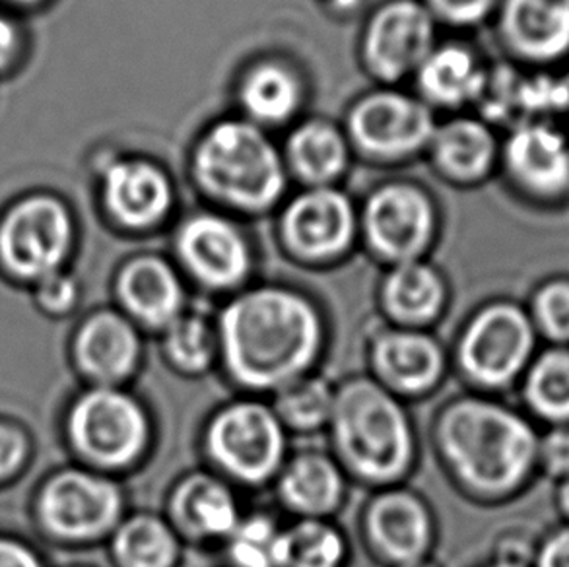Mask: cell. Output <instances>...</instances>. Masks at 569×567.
Here are the masks:
<instances>
[{
	"label": "cell",
	"mask_w": 569,
	"mask_h": 567,
	"mask_svg": "<svg viewBox=\"0 0 569 567\" xmlns=\"http://www.w3.org/2000/svg\"><path fill=\"white\" fill-rule=\"evenodd\" d=\"M321 337L313 304L298 291L274 286L241 294L220 319L228 369L253 389L293 384L316 360Z\"/></svg>",
	"instance_id": "obj_1"
},
{
	"label": "cell",
	"mask_w": 569,
	"mask_h": 567,
	"mask_svg": "<svg viewBox=\"0 0 569 567\" xmlns=\"http://www.w3.org/2000/svg\"><path fill=\"white\" fill-rule=\"evenodd\" d=\"M189 166L202 195L241 215L278 207L290 181L282 150L269 132L243 117L210 125L192 146Z\"/></svg>",
	"instance_id": "obj_2"
},
{
	"label": "cell",
	"mask_w": 569,
	"mask_h": 567,
	"mask_svg": "<svg viewBox=\"0 0 569 567\" xmlns=\"http://www.w3.org/2000/svg\"><path fill=\"white\" fill-rule=\"evenodd\" d=\"M441 451L478 491L513 490L529 475L539 444L529 422L496 402L465 399L447 408L438 428Z\"/></svg>",
	"instance_id": "obj_3"
},
{
	"label": "cell",
	"mask_w": 569,
	"mask_h": 567,
	"mask_svg": "<svg viewBox=\"0 0 569 567\" xmlns=\"http://www.w3.org/2000/svg\"><path fill=\"white\" fill-rule=\"evenodd\" d=\"M331 422L340 455L356 475L371 483H391L407 472L415 457L410 420L381 385L371 379L342 385Z\"/></svg>",
	"instance_id": "obj_4"
},
{
	"label": "cell",
	"mask_w": 569,
	"mask_h": 567,
	"mask_svg": "<svg viewBox=\"0 0 569 567\" xmlns=\"http://www.w3.org/2000/svg\"><path fill=\"white\" fill-rule=\"evenodd\" d=\"M74 241L77 222L69 205L53 192H30L0 218V269L38 284L64 270Z\"/></svg>",
	"instance_id": "obj_5"
},
{
	"label": "cell",
	"mask_w": 569,
	"mask_h": 567,
	"mask_svg": "<svg viewBox=\"0 0 569 567\" xmlns=\"http://www.w3.org/2000/svg\"><path fill=\"white\" fill-rule=\"evenodd\" d=\"M438 123L436 111L416 93L381 86L350 106L345 132L363 160L399 166L426 153Z\"/></svg>",
	"instance_id": "obj_6"
},
{
	"label": "cell",
	"mask_w": 569,
	"mask_h": 567,
	"mask_svg": "<svg viewBox=\"0 0 569 567\" xmlns=\"http://www.w3.org/2000/svg\"><path fill=\"white\" fill-rule=\"evenodd\" d=\"M70 444L100 467L131 465L147 449V412L116 387H96L80 395L67 420Z\"/></svg>",
	"instance_id": "obj_7"
},
{
	"label": "cell",
	"mask_w": 569,
	"mask_h": 567,
	"mask_svg": "<svg viewBox=\"0 0 569 567\" xmlns=\"http://www.w3.org/2000/svg\"><path fill=\"white\" fill-rule=\"evenodd\" d=\"M439 23L422 0H387L371 12L360 39L363 70L378 84L415 78L438 46Z\"/></svg>",
	"instance_id": "obj_8"
},
{
	"label": "cell",
	"mask_w": 569,
	"mask_h": 567,
	"mask_svg": "<svg viewBox=\"0 0 569 567\" xmlns=\"http://www.w3.org/2000/svg\"><path fill=\"white\" fill-rule=\"evenodd\" d=\"M503 181L519 199L540 208L569 202V132L563 125L525 123L501 135Z\"/></svg>",
	"instance_id": "obj_9"
},
{
	"label": "cell",
	"mask_w": 569,
	"mask_h": 567,
	"mask_svg": "<svg viewBox=\"0 0 569 567\" xmlns=\"http://www.w3.org/2000/svg\"><path fill=\"white\" fill-rule=\"evenodd\" d=\"M358 223L373 253L395 265L420 261L438 228L428 191L407 181L385 183L368 195Z\"/></svg>",
	"instance_id": "obj_10"
},
{
	"label": "cell",
	"mask_w": 569,
	"mask_h": 567,
	"mask_svg": "<svg viewBox=\"0 0 569 567\" xmlns=\"http://www.w3.org/2000/svg\"><path fill=\"white\" fill-rule=\"evenodd\" d=\"M121 511L117 484L80 468L57 472L39 491V521L49 535L70 543L103 537L116 529Z\"/></svg>",
	"instance_id": "obj_11"
},
{
	"label": "cell",
	"mask_w": 569,
	"mask_h": 567,
	"mask_svg": "<svg viewBox=\"0 0 569 567\" xmlns=\"http://www.w3.org/2000/svg\"><path fill=\"white\" fill-rule=\"evenodd\" d=\"M208 451L216 462L243 483H262L284 459L286 437L277 412L261 402L223 408L208 428Z\"/></svg>",
	"instance_id": "obj_12"
},
{
	"label": "cell",
	"mask_w": 569,
	"mask_h": 567,
	"mask_svg": "<svg viewBox=\"0 0 569 567\" xmlns=\"http://www.w3.org/2000/svg\"><path fill=\"white\" fill-rule=\"evenodd\" d=\"M358 230L355 202L339 187L303 189L280 215V238L303 261H331L347 253Z\"/></svg>",
	"instance_id": "obj_13"
},
{
	"label": "cell",
	"mask_w": 569,
	"mask_h": 567,
	"mask_svg": "<svg viewBox=\"0 0 569 567\" xmlns=\"http://www.w3.org/2000/svg\"><path fill=\"white\" fill-rule=\"evenodd\" d=\"M492 22L511 64L562 70L569 61V0H501Z\"/></svg>",
	"instance_id": "obj_14"
},
{
	"label": "cell",
	"mask_w": 569,
	"mask_h": 567,
	"mask_svg": "<svg viewBox=\"0 0 569 567\" xmlns=\"http://www.w3.org/2000/svg\"><path fill=\"white\" fill-rule=\"evenodd\" d=\"M535 346L529 317L516 306L496 304L475 317L461 340V364L475 381L508 385L525 368Z\"/></svg>",
	"instance_id": "obj_15"
},
{
	"label": "cell",
	"mask_w": 569,
	"mask_h": 567,
	"mask_svg": "<svg viewBox=\"0 0 569 567\" xmlns=\"http://www.w3.org/2000/svg\"><path fill=\"white\" fill-rule=\"evenodd\" d=\"M100 202L119 228L148 231L168 220L176 205V189L160 163L147 158H116L101 169Z\"/></svg>",
	"instance_id": "obj_16"
},
{
	"label": "cell",
	"mask_w": 569,
	"mask_h": 567,
	"mask_svg": "<svg viewBox=\"0 0 569 567\" xmlns=\"http://www.w3.org/2000/svg\"><path fill=\"white\" fill-rule=\"evenodd\" d=\"M179 259L208 288L223 290L246 280L253 255L238 223L220 212H197L179 226Z\"/></svg>",
	"instance_id": "obj_17"
},
{
	"label": "cell",
	"mask_w": 569,
	"mask_h": 567,
	"mask_svg": "<svg viewBox=\"0 0 569 567\" xmlns=\"http://www.w3.org/2000/svg\"><path fill=\"white\" fill-rule=\"evenodd\" d=\"M501 135L480 116L457 113L438 123L426 156L439 179L478 187L500 169Z\"/></svg>",
	"instance_id": "obj_18"
},
{
	"label": "cell",
	"mask_w": 569,
	"mask_h": 567,
	"mask_svg": "<svg viewBox=\"0 0 569 567\" xmlns=\"http://www.w3.org/2000/svg\"><path fill=\"white\" fill-rule=\"evenodd\" d=\"M492 67L475 47L465 41H443L431 49L416 70V96L431 109L451 116L478 108L485 98Z\"/></svg>",
	"instance_id": "obj_19"
},
{
	"label": "cell",
	"mask_w": 569,
	"mask_h": 567,
	"mask_svg": "<svg viewBox=\"0 0 569 567\" xmlns=\"http://www.w3.org/2000/svg\"><path fill=\"white\" fill-rule=\"evenodd\" d=\"M140 342L131 321L116 311L90 315L74 338V358L86 377L100 387H113L139 364Z\"/></svg>",
	"instance_id": "obj_20"
},
{
	"label": "cell",
	"mask_w": 569,
	"mask_h": 567,
	"mask_svg": "<svg viewBox=\"0 0 569 567\" xmlns=\"http://www.w3.org/2000/svg\"><path fill=\"white\" fill-rule=\"evenodd\" d=\"M238 103L239 117L269 132L300 116L306 103V84L292 64L280 59H262L239 78Z\"/></svg>",
	"instance_id": "obj_21"
},
{
	"label": "cell",
	"mask_w": 569,
	"mask_h": 567,
	"mask_svg": "<svg viewBox=\"0 0 569 567\" xmlns=\"http://www.w3.org/2000/svg\"><path fill=\"white\" fill-rule=\"evenodd\" d=\"M347 132L327 119H306L296 125L282 148L288 176L306 189L337 187L352 161Z\"/></svg>",
	"instance_id": "obj_22"
},
{
	"label": "cell",
	"mask_w": 569,
	"mask_h": 567,
	"mask_svg": "<svg viewBox=\"0 0 569 567\" xmlns=\"http://www.w3.org/2000/svg\"><path fill=\"white\" fill-rule=\"evenodd\" d=\"M368 529L379 553L400 566L422 561L430 548V515L422 501L408 491H387L379 496L371 504Z\"/></svg>",
	"instance_id": "obj_23"
},
{
	"label": "cell",
	"mask_w": 569,
	"mask_h": 567,
	"mask_svg": "<svg viewBox=\"0 0 569 567\" xmlns=\"http://www.w3.org/2000/svg\"><path fill=\"white\" fill-rule=\"evenodd\" d=\"M117 294L127 311L152 327H168L181 315L183 288L170 262L142 255L127 262L117 278Z\"/></svg>",
	"instance_id": "obj_24"
},
{
	"label": "cell",
	"mask_w": 569,
	"mask_h": 567,
	"mask_svg": "<svg viewBox=\"0 0 569 567\" xmlns=\"http://www.w3.org/2000/svg\"><path fill=\"white\" fill-rule=\"evenodd\" d=\"M373 364L381 379L405 392H422L443 374V352L422 332L392 330L373 346Z\"/></svg>",
	"instance_id": "obj_25"
},
{
	"label": "cell",
	"mask_w": 569,
	"mask_h": 567,
	"mask_svg": "<svg viewBox=\"0 0 569 567\" xmlns=\"http://www.w3.org/2000/svg\"><path fill=\"white\" fill-rule=\"evenodd\" d=\"M345 483L339 468L323 455H300L280 478V496L301 514L325 515L339 506Z\"/></svg>",
	"instance_id": "obj_26"
},
{
	"label": "cell",
	"mask_w": 569,
	"mask_h": 567,
	"mask_svg": "<svg viewBox=\"0 0 569 567\" xmlns=\"http://www.w3.org/2000/svg\"><path fill=\"white\" fill-rule=\"evenodd\" d=\"M173 509L179 521L200 537H231L241 521L233 494L207 476L189 478L176 494Z\"/></svg>",
	"instance_id": "obj_27"
},
{
	"label": "cell",
	"mask_w": 569,
	"mask_h": 567,
	"mask_svg": "<svg viewBox=\"0 0 569 567\" xmlns=\"http://www.w3.org/2000/svg\"><path fill=\"white\" fill-rule=\"evenodd\" d=\"M385 306L405 322H428L441 311L446 286L438 270L422 261L400 262L383 284Z\"/></svg>",
	"instance_id": "obj_28"
},
{
	"label": "cell",
	"mask_w": 569,
	"mask_h": 567,
	"mask_svg": "<svg viewBox=\"0 0 569 567\" xmlns=\"http://www.w3.org/2000/svg\"><path fill=\"white\" fill-rule=\"evenodd\" d=\"M113 553L123 567H171L178 560V538L158 517L137 515L117 527Z\"/></svg>",
	"instance_id": "obj_29"
},
{
	"label": "cell",
	"mask_w": 569,
	"mask_h": 567,
	"mask_svg": "<svg viewBox=\"0 0 569 567\" xmlns=\"http://www.w3.org/2000/svg\"><path fill=\"white\" fill-rule=\"evenodd\" d=\"M347 554L339 530L317 519L280 530L274 546V567H340Z\"/></svg>",
	"instance_id": "obj_30"
},
{
	"label": "cell",
	"mask_w": 569,
	"mask_h": 567,
	"mask_svg": "<svg viewBox=\"0 0 569 567\" xmlns=\"http://www.w3.org/2000/svg\"><path fill=\"white\" fill-rule=\"evenodd\" d=\"M527 400L548 420L569 418V352H548L532 366L527 379Z\"/></svg>",
	"instance_id": "obj_31"
},
{
	"label": "cell",
	"mask_w": 569,
	"mask_h": 567,
	"mask_svg": "<svg viewBox=\"0 0 569 567\" xmlns=\"http://www.w3.org/2000/svg\"><path fill=\"white\" fill-rule=\"evenodd\" d=\"M335 397L325 379H296L278 395L277 416L292 428L316 429L331 420Z\"/></svg>",
	"instance_id": "obj_32"
},
{
	"label": "cell",
	"mask_w": 569,
	"mask_h": 567,
	"mask_svg": "<svg viewBox=\"0 0 569 567\" xmlns=\"http://www.w3.org/2000/svg\"><path fill=\"white\" fill-rule=\"evenodd\" d=\"M214 330L200 315H179L168 325L166 348L176 366L187 371L208 368L214 356Z\"/></svg>",
	"instance_id": "obj_33"
},
{
	"label": "cell",
	"mask_w": 569,
	"mask_h": 567,
	"mask_svg": "<svg viewBox=\"0 0 569 567\" xmlns=\"http://www.w3.org/2000/svg\"><path fill=\"white\" fill-rule=\"evenodd\" d=\"M280 530L269 517H249L231 533L230 556L238 567H274Z\"/></svg>",
	"instance_id": "obj_34"
},
{
	"label": "cell",
	"mask_w": 569,
	"mask_h": 567,
	"mask_svg": "<svg viewBox=\"0 0 569 567\" xmlns=\"http://www.w3.org/2000/svg\"><path fill=\"white\" fill-rule=\"evenodd\" d=\"M438 23L472 30L486 22H492L501 0H422Z\"/></svg>",
	"instance_id": "obj_35"
},
{
	"label": "cell",
	"mask_w": 569,
	"mask_h": 567,
	"mask_svg": "<svg viewBox=\"0 0 569 567\" xmlns=\"http://www.w3.org/2000/svg\"><path fill=\"white\" fill-rule=\"evenodd\" d=\"M535 314L548 337L569 340V282L545 286L535 298Z\"/></svg>",
	"instance_id": "obj_36"
},
{
	"label": "cell",
	"mask_w": 569,
	"mask_h": 567,
	"mask_svg": "<svg viewBox=\"0 0 569 567\" xmlns=\"http://www.w3.org/2000/svg\"><path fill=\"white\" fill-rule=\"evenodd\" d=\"M78 286L64 270L36 284V301L47 315L69 314L77 306Z\"/></svg>",
	"instance_id": "obj_37"
},
{
	"label": "cell",
	"mask_w": 569,
	"mask_h": 567,
	"mask_svg": "<svg viewBox=\"0 0 569 567\" xmlns=\"http://www.w3.org/2000/svg\"><path fill=\"white\" fill-rule=\"evenodd\" d=\"M30 455V441L22 429L0 422V483L18 475Z\"/></svg>",
	"instance_id": "obj_38"
},
{
	"label": "cell",
	"mask_w": 569,
	"mask_h": 567,
	"mask_svg": "<svg viewBox=\"0 0 569 567\" xmlns=\"http://www.w3.org/2000/svg\"><path fill=\"white\" fill-rule=\"evenodd\" d=\"M26 54V33L12 16L0 12V77L14 72Z\"/></svg>",
	"instance_id": "obj_39"
},
{
	"label": "cell",
	"mask_w": 569,
	"mask_h": 567,
	"mask_svg": "<svg viewBox=\"0 0 569 567\" xmlns=\"http://www.w3.org/2000/svg\"><path fill=\"white\" fill-rule=\"evenodd\" d=\"M542 460L552 475L569 478V429H556L545 439Z\"/></svg>",
	"instance_id": "obj_40"
},
{
	"label": "cell",
	"mask_w": 569,
	"mask_h": 567,
	"mask_svg": "<svg viewBox=\"0 0 569 567\" xmlns=\"http://www.w3.org/2000/svg\"><path fill=\"white\" fill-rule=\"evenodd\" d=\"M0 567H43L30 546L14 538L0 537Z\"/></svg>",
	"instance_id": "obj_41"
},
{
	"label": "cell",
	"mask_w": 569,
	"mask_h": 567,
	"mask_svg": "<svg viewBox=\"0 0 569 567\" xmlns=\"http://www.w3.org/2000/svg\"><path fill=\"white\" fill-rule=\"evenodd\" d=\"M539 567H569V527L556 533L540 550Z\"/></svg>",
	"instance_id": "obj_42"
},
{
	"label": "cell",
	"mask_w": 569,
	"mask_h": 567,
	"mask_svg": "<svg viewBox=\"0 0 569 567\" xmlns=\"http://www.w3.org/2000/svg\"><path fill=\"white\" fill-rule=\"evenodd\" d=\"M0 2L14 10H38L49 4L51 0H0Z\"/></svg>",
	"instance_id": "obj_43"
},
{
	"label": "cell",
	"mask_w": 569,
	"mask_h": 567,
	"mask_svg": "<svg viewBox=\"0 0 569 567\" xmlns=\"http://www.w3.org/2000/svg\"><path fill=\"white\" fill-rule=\"evenodd\" d=\"M331 7L340 8V10H352L358 4V0H327Z\"/></svg>",
	"instance_id": "obj_44"
},
{
	"label": "cell",
	"mask_w": 569,
	"mask_h": 567,
	"mask_svg": "<svg viewBox=\"0 0 569 567\" xmlns=\"http://www.w3.org/2000/svg\"><path fill=\"white\" fill-rule=\"evenodd\" d=\"M560 504H562L563 511L569 515V478L563 484L562 491H560Z\"/></svg>",
	"instance_id": "obj_45"
},
{
	"label": "cell",
	"mask_w": 569,
	"mask_h": 567,
	"mask_svg": "<svg viewBox=\"0 0 569 567\" xmlns=\"http://www.w3.org/2000/svg\"><path fill=\"white\" fill-rule=\"evenodd\" d=\"M560 74H562L563 84H566V88H568L569 93V61L566 62V67L560 70Z\"/></svg>",
	"instance_id": "obj_46"
},
{
	"label": "cell",
	"mask_w": 569,
	"mask_h": 567,
	"mask_svg": "<svg viewBox=\"0 0 569 567\" xmlns=\"http://www.w3.org/2000/svg\"><path fill=\"white\" fill-rule=\"evenodd\" d=\"M402 567H436V566H431V564H423V561H418V564H410V566H402Z\"/></svg>",
	"instance_id": "obj_47"
},
{
	"label": "cell",
	"mask_w": 569,
	"mask_h": 567,
	"mask_svg": "<svg viewBox=\"0 0 569 567\" xmlns=\"http://www.w3.org/2000/svg\"><path fill=\"white\" fill-rule=\"evenodd\" d=\"M493 567H509V566H506V564H498V566H493Z\"/></svg>",
	"instance_id": "obj_48"
}]
</instances>
